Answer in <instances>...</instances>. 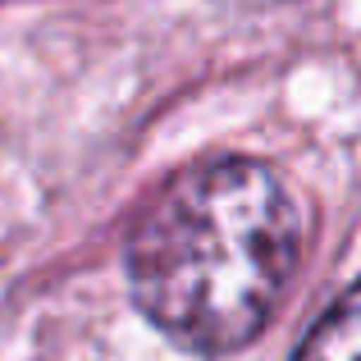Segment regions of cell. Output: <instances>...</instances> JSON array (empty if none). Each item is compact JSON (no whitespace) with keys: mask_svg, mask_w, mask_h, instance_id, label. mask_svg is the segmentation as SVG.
I'll return each mask as SVG.
<instances>
[{"mask_svg":"<svg viewBox=\"0 0 361 361\" xmlns=\"http://www.w3.org/2000/svg\"><path fill=\"white\" fill-rule=\"evenodd\" d=\"M302 261V215L270 165L247 156L174 174L128 233L137 311L197 357L247 348Z\"/></svg>","mask_w":361,"mask_h":361,"instance_id":"cell-1","label":"cell"},{"mask_svg":"<svg viewBox=\"0 0 361 361\" xmlns=\"http://www.w3.org/2000/svg\"><path fill=\"white\" fill-rule=\"evenodd\" d=\"M293 361H361V283H353L316 320V329L302 338Z\"/></svg>","mask_w":361,"mask_h":361,"instance_id":"cell-2","label":"cell"}]
</instances>
